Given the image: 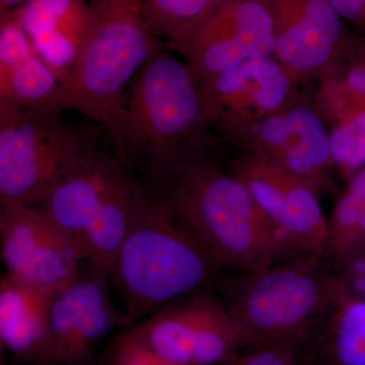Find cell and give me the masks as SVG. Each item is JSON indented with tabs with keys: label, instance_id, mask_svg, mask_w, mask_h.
Segmentation results:
<instances>
[{
	"label": "cell",
	"instance_id": "6da1fadb",
	"mask_svg": "<svg viewBox=\"0 0 365 365\" xmlns=\"http://www.w3.org/2000/svg\"><path fill=\"white\" fill-rule=\"evenodd\" d=\"M210 127L202 86L165 44L125 91L107 135L123 162L155 188L178 168L211 157Z\"/></svg>",
	"mask_w": 365,
	"mask_h": 365
},
{
	"label": "cell",
	"instance_id": "7a4b0ae2",
	"mask_svg": "<svg viewBox=\"0 0 365 365\" xmlns=\"http://www.w3.org/2000/svg\"><path fill=\"white\" fill-rule=\"evenodd\" d=\"M148 189L170 204L225 271L253 272L304 254L270 222L244 182L212 155L178 168Z\"/></svg>",
	"mask_w": 365,
	"mask_h": 365
},
{
	"label": "cell",
	"instance_id": "3957f363",
	"mask_svg": "<svg viewBox=\"0 0 365 365\" xmlns=\"http://www.w3.org/2000/svg\"><path fill=\"white\" fill-rule=\"evenodd\" d=\"M340 289L332 264L318 253L223 276L215 287L234 319L242 350L281 345L299 351L332 311Z\"/></svg>",
	"mask_w": 365,
	"mask_h": 365
},
{
	"label": "cell",
	"instance_id": "277c9868",
	"mask_svg": "<svg viewBox=\"0 0 365 365\" xmlns=\"http://www.w3.org/2000/svg\"><path fill=\"white\" fill-rule=\"evenodd\" d=\"M225 272L170 204L150 191V202L122 249L110 284L125 313L137 323L182 297L215 289Z\"/></svg>",
	"mask_w": 365,
	"mask_h": 365
},
{
	"label": "cell",
	"instance_id": "5b68a950",
	"mask_svg": "<svg viewBox=\"0 0 365 365\" xmlns=\"http://www.w3.org/2000/svg\"><path fill=\"white\" fill-rule=\"evenodd\" d=\"M93 25L60 103L111 130L125 91L162 48L148 26V0H90Z\"/></svg>",
	"mask_w": 365,
	"mask_h": 365
},
{
	"label": "cell",
	"instance_id": "8992f818",
	"mask_svg": "<svg viewBox=\"0 0 365 365\" xmlns=\"http://www.w3.org/2000/svg\"><path fill=\"white\" fill-rule=\"evenodd\" d=\"M62 113L0 107V205H36L97 143Z\"/></svg>",
	"mask_w": 365,
	"mask_h": 365
},
{
	"label": "cell",
	"instance_id": "52a82bcc",
	"mask_svg": "<svg viewBox=\"0 0 365 365\" xmlns=\"http://www.w3.org/2000/svg\"><path fill=\"white\" fill-rule=\"evenodd\" d=\"M132 329L155 351L182 365H227L242 350L234 319L215 289L176 300Z\"/></svg>",
	"mask_w": 365,
	"mask_h": 365
},
{
	"label": "cell",
	"instance_id": "ba28073f",
	"mask_svg": "<svg viewBox=\"0 0 365 365\" xmlns=\"http://www.w3.org/2000/svg\"><path fill=\"white\" fill-rule=\"evenodd\" d=\"M0 206V254L7 274L51 294L78 275L88 261L83 237L34 206Z\"/></svg>",
	"mask_w": 365,
	"mask_h": 365
},
{
	"label": "cell",
	"instance_id": "9c48e42d",
	"mask_svg": "<svg viewBox=\"0 0 365 365\" xmlns=\"http://www.w3.org/2000/svg\"><path fill=\"white\" fill-rule=\"evenodd\" d=\"M168 47L184 57L204 85L245 60L274 56L276 36L270 6L267 0H234Z\"/></svg>",
	"mask_w": 365,
	"mask_h": 365
},
{
	"label": "cell",
	"instance_id": "30bf717a",
	"mask_svg": "<svg viewBox=\"0 0 365 365\" xmlns=\"http://www.w3.org/2000/svg\"><path fill=\"white\" fill-rule=\"evenodd\" d=\"M110 277L86 262L78 275L50 299L52 365H91L98 343L114 330L133 326L113 304Z\"/></svg>",
	"mask_w": 365,
	"mask_h": 365
},
{
	"label": "cell",
	"instance_id": "8fae6325",
	"mask_svg": "<svg viewBox=\"0 0 365 365\" xmlns=\"http://www.w3.org/2000/svg\"><path fill=\"white\" fill-rule=\"evenodd\" d=\"M230 170L297 251L326 255L329 218L316 187L253 153L235 158Z\"/></svg>",
	"mask_w": 365,
	"mask_h": 365
},
{
	"label": "cell",
	"instance_id": "7c38bea8",
	"mask_svg": "<svg viewBox=\"0 0 365 365\" xmlns=\"http://www.w3.org/2000/svg\"><path fill=\"white\" fill-rule=\"evenodd\" d=\"M275 26L274 57L295 81L337 71L343 53L359 55L346 21L325 0H267Z\"/></svg>",
	"mask_w": 365,
	"mask_h": 365
},
{
	"label": "cell",
	"instance_id": "4fadbf2b",
	"mask_svg": "<svg viewBox=\"0 0 365 365\" xmlns=\"http://www.w3.org/2000/svg\"><path fill=\"white\" fill-rule=\"evenodd\" d=\"M230 141L245 153L267 158L321 192L333 188L329 132L318 112L306 105H287L249 125Z\"/></svg>",
	"mask_w": 365,
	"mask_h": 365
},
{
	"label": "cell",
	"instance_id": "5bb4252c",
	"mask_svg": "<svg viewBox=\"0 0 365 365\" xmlns=\"http://www.w3.org/2000/svg\"><path fill=\"white\" fill-rule=\"evenodd\" d=\"M294 79L274 56L245 60L201 85L213 128L232 138L290 104Z\"/></svg>",
	"mask_w": 365,
	"mask_h": 365
},
{
	"label": "cell",
	"instance_id": "9a60e30c",
	"mask_svg": "<svg viewBox=\"0 0 365 365\" xmlns=\"http://www.w3.org/2000/svg\"><path fill=\"white\" fill-rule=\"evenodd\" d=\"M130 170L114 146L109 150L96 143L34 207L71 234L83 237L98 209Z\"/></svg>",
	"mask_w": 365,
	"mask_h": 365
},
{
	"label": "cell",
	"instance_id": "2e32d148",
	"mask_svg": "<svg viewBox=\"0 0 365 365\" xmlns=\"http://www.w3.org/2000/svg\"><path fill=\"white\" fill-rule=\"evenodd\" d=\"M63 96V86L36 52L18 11L0 14V107L61 111Z\"/></svg>",
	"mask_w": 365,
	"mask_h": 365
},
{
	"label": "cell",
	"instance_id": "e0dca14e",
	"mask_svg": "<svg viewBox=\"0 0 365 365\" xmlns=\"http://www.w3.org/2000/svg\"><path fill=\"white\" fill-rule=\"evenodd\" d=\"M16 9L36 52L66 88L93 25L91 2L26 0Z\"/></svg>",
	"mask_w": 365,
	"mask_h": 365
},
{
	"label": "cell",
	"instance_id": "ac0fdd59",
	"mask_svg": "<svg viewBox=\"0 0 365 365\" xmlns=\"http://www.w3.org/2000/svg\"><path fill=\"white\" fill-rule=\"evenodd\" d=\"M53 294L31 287L9 274L2 276L1 351L29 365H52L49 304Z\"/></svg>",
	"mask_w": 365,
	"mask_h": 365
},
{
	"label": "cell",
	"instance_id": "d6986e66",
	"mask_svg": "<svg viewBox=\"0 0 365 365\" xmlns=\"http://www.w3.org/2000/svg\"><path fill=\"white\" fill-rule=\"evenodd\" d=\"M150 199L148 187L130 170L98 209L83 235L88 250L86 262L91 267L111 277L122 249Z\"/></svg>",
	"mask_w": 365,
	"mask_h": 365
},
{
	"label": "cell",
	"instance_id": "ffe728a7",
	"mask_svg": "<svg viewBox=\"0 0 365 365\" xmlns=\"http://www.w3.org/2000/svg\"><path fill=\"white\" fill-rule=\"evenodd\" d=\"M300 354L306 365H365V299L341 281L335 306Z\"/></svg>",
	"mask_w": 365,
	"mask_h": 365
},
{
	"label": "cell",
	"instance_id": "44dd1931",
	"mask_svg": "<svg viewBox=\"0 0 365 365\" xmlns=\"http://www.w3.org/2000/svg\"><path fill=\"white\" fill-rule=\"evenodd\" d=\"M319 115L332 120L329 132L335 170L347 182L365 167V105L321 91Z\"/></svg>",
	"mask_w": 365,
	"mask_h": 365
},
{
	"label": "cell",
	"instance_id": "7402d4cb",
	"mask_svg": "<svg viewBox=\"0 0 365 365\" xmlns=\"http://www.w3.org/2000/svg\"><path fill=\"white\" fill-rule=\"evenodd\" d=\"M365 250V167L346 182L329 218L326 257L334 270Z\"/></svg>",
	"mask_w": 365,
	"mask_h": 365
},
{
	"label": "cell",
	"instance_id": "603a6c76",
	"mask_svg": "<svg viewBox=\"0 0 365 365\" xmlns=\"http://www.w3.org/2000/svg\"><path fill=\"white\" fill-rule=\"evenodd\" d=\"M105 365H182L165 359L135 333L119 331L106 354Z\"/></svg>",
	"mask_w": 365,
	"mask_h": 365
},
{
	"label": "cell",
	"instance_id": "cb8c5ba5",
	"mask_svg": "<svg viewBox=\"0 0 365 365\" xmlns=\"http://www.w3.org/2000/svg\"><path fill=\"white\" fill-rule=\"evenodd\" d=\"M322 90L365 105V52L349 66L327 76Z\"/></svg>",
	"mask_w": 365,
	"mask_h": 365
},
{
	"label": "cell",
	"instance_id": "d4e9b609",
	"mask_svg": "<svg viewBox=\"0 0 365 365\" xmlns=\"http://www.w3.org/2000/svg\"><path fill=\"white\" fill-rule=\"evenodd\" d=\"M227 365H306L299 350L288 346L264 345L246 348Z\"/></svg>",
	"mask_w": 365,
	"mask_h": 365
},
{
	"label": "cell",
	"instance_id": "484cf974",
	"mask_svg": "<svg viewBox=\"0 0 365 365\" xmlns=\"http://www.w3.org/2000/svg\"><path fill=\"white\" fill-rule=\"evenodd\" d=\"M341 18L365 32V0H325Z\"/></svg>",
	"mask_w": 365,
	"mask_h": 365
},
{
	"label": "cell",
	"instance_id": "4316f807",
	"mask_svg": "<svg viewBox=\"0 0 365 365\" xmlns=\"http://www.w3.org/2000/svg\"><path fill=\"white\" fill-rule=\"evenodd\" d=\"M26 1V0H0V14L19 9Z\"/></svg>",
	"mask_w": 365,
	"mask_h": 365
},
{
	"label": "cell",
	"instance_id": "83f0119b",
	"mask_svg": "<svg viewBox=\"0 0 365 365\" xmlns=\"http://www.w3.org/2000/svg\"><path fill=\"white\" fill-rule=\"evenodd\" d=\"M208 1L209 9L207 16H210L211 14L215 13L216 11L222 9V7L227 6V4H230V2L234 1V0H208ZM207 16H206V18H207ZM205 19H204V20H205Z\"/></svg>",
	"mask_w": 365,
	"mask_h": 365
},
{
	"label": "cell",
	"instance_id": "f1b7e54d",
	"mask_svg": "<svg viewBox=\"0 0 365 365\" xmlns=\"http://www.w3.org/2000/svg\"><path fill=\"white\" fill-rule=\"evenodd\" d=\"M0 365H11L7 364L6 359H4V353L1 352V355H0Z\"/></svg>",
	"mask_w": 365,
	"mask_h": 365
},
{
	"label": "cell",
	"instance_id": "f546056e",
	"mask_svg": "<svg viewBox=\"0 0 365 365\" xmlns=\"http://www.w3.org/2000/svg\"><path fill=\"white\" fill-rule=\"evenodd\" d=\"M364 297V299H365V295H364V297Z\"/></svg>",
	"mask_w": 365,
	"mask_h": 365
}]
</instances>
